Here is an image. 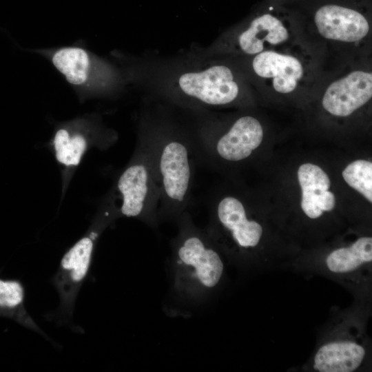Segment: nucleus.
Instances as JSON below:
<instances>
[{
  "mask_svg": "<svg viewBox=\"0 0 372 372\" xmlns=\"http://www.w3.org/2000/svg\"><path fill=\"white\" fill-rule=\"evenodd\" d=\"M145 96L183 110L248 104L255 90L229 56L146 52L132 58L123 72Z\"/></svg>",
  "mask_w": 372,
  "mask_h": 372,
  "instance_id": "nucleus-1",
  "label": "nucleus"
},
{
  "mask_svg": "<svg viewBox=\"0 0 372 372\" xmlns=\"http://www.w3.org/2000/svg\"><path fill=\"white\" fill-rule=\"evenodd\" d=\"M138 127L145 134L159 192V223L176 220L187 211L197 160L185 111L145 96Z\"/></svg>",
  "mask_w": 372,
  "mask_h": 372,
  "instance_id": "nucleus-2",
  "label": "nucleus"
},
{
  "mask_svg": "<svg viewBox=\"0 0 372 372\" xmlns=\"http://www.w3.org/2000/svg\"><path fill=\"white\" fill-rule=\"evenodd\" d=\"M302 39L328 63L371 56V0H297Z\"/></svg>",
  "mask_w": 372,
  "mask_h": 372,
  "instance_id": "nucleus-3",
  "label": "nucleus"
},
{
  "mask_svg": "<svg viewBox=\"0 0 372 372\" xmlns=\"http://www.w3.org/2000/svg\"><path fill=\"white\" fill-rule=\"evenodd\" d=\"M300 40L303 39L298 10L292 6L263 0L209 45L189 50L200 56H251Z\"/></svg>",
  "mask_w": 372,
  "mask_h": 372,
  "instance_id": "nucleus-4",
  "label": "nucleus"
},
{
  "mask_svg": "<svg viewBox=\"0 0 372 372\" xmlns=\"http://www.w3.org/2000/svg\"><path fill=\"white\" fill-rule=\"evenodd\" d=\"M231 57L255 92L280 96L315 92L327 68L324 56L304 40L251 56Z\"/></svg>",
  "mask_w": 372,
  "mask_h": 372,
  "instance_id": "nucleus-5",
  "label": "nucleus"
},
{
  "mask_svg": "<svg viewBox=\"0 0 372 372\" xmlns=\"http://www.w3.org/2000/svg\"><path fill=\"white\" fill-rule=\"evenodd\" d=\"M171 242L173 291L187 303L203 302L218 287L225 265L216 245L186 211Z\"/></svg>",
  "mask_w": 372,
  "mask_h": 372,
  "instance_id": "nucleus-6",
  "label": "nucleus"
},
{
  "mask_svg": "<svg viewBox=\"0 0 372 372\" xmlns=\"http://www.w3.org/2000/svg\"><path fill=\"white\" fill-rule=\"evenodd\" d=\"M137 131L136 150L116 182L121 199L116 211L118 216L136 218L156 229L160 224L159 192L154 162L145 134L138 127Z\"/></svg>",
  "mask_w": 372,
  "mask_h": 372,
  "instance_id": "nucleus-7",
  "label": "nucleus"
},
{
  "mask_svg": "<svg viewBox=\"0 0 372 372\" xmlns=\"http://www.w3.org/2000/svg\"><path fill=\"white\" fill-rule=\"evenodd\" d=\"M109 214L96 222L90 231L65 253L52 279L59 296V305L46 318L74 332H83L74 324V311L79 293L91 267L96 241L101 231L116 217L114 213Z\"/></svg>",
  "mask_w": 372,
  "mask_h": 372,
  "instance_id": "nucleus-8",
  "label": "nucleus"
},
{
  "mask_svg": "<svg viewBox=\"0 0 372 372\" xmlns=\"http://www.w3.org/2000/svg\"><path fill=\"white\" fill-rule=\"evenodd\" d=\"M205 231L215 245L225 240L236 253L257 247L263 232L259 223L249 218L243 202L234 196H225L214 204Z\"/></svg>",
  "mask_w": 372,
  "mask_h": 372,
  "instance_id": "nucleus-9",
  "label": "nucleus"
},
{
  "mask_svg": "<svg viewBox=\"0 0 372 372\" xmlns=\"http://www.w3.org/2000/svg\"><path fill=\"white\" fill-rule=\"evenodd\" d=\"M52 61L67 81L76 85H87L103 92H115L126 81L117 68L80 48H63Z\"/></svg>",
  "mask_w": 372,
  "mask_h": 372,
  "instance_id": "nucleus-10",
  "label": "nucleus"
},
{
  "mask_svg": "<svg viewBox=\"0 0 372 372\" xmlns=\"http://www.w3.org/2000/svg\"><path fill=\"white\" fill-rule=\"evenodd\" d=\"M365 357V347L356 341H330L317 350L313 368L320 372H353L361 366Z\"/></svg>",
  "mask_w": 372,
  "mask_h": 372,
  "instance_id": "nucleus-11",
  "label": "nucleus"
},
{
  "mask_svg": "<svg viewBox=\"0 0 372 372\" xmlns=\"http://www.w3.org/2000/svg\"><path fill=\"white\" fill-rule=\"evenodd\" d=\"M25 300V290L21 280L0 278V317L10 319L50 340L28 312Z\"/></svg>",
  "mask_w": 372,
  "mask_h": 372,
  "instance_id": "nucleus-12",
  "label": "nucleus"
},
{
  "mask_svg": "<svg viewBox=\"0 0 372 372\" xmlns=\"http://www.w3.org/2000/svg\"><path fill=\"white\" fill-rule=\"evenodd\" d=\"M372 261V238L364 236L349 247L332 251L326 258V267L338 275L350 273Z\"/></svg>",
  "mask_w": 372,
  "mask_h": 372,
  "instance_id": "nucleus-13",
  "label": "nucleus"
},
{
  "mask_svg": "<svg viewBox=\"0 0 372 372\" xmlns=\"http://www.w3.org/2000/svg\"><path fill=\"white\" fill-rule=\"evenodd\" d=\"M298 178L302 193V211L310 218H319L323 211L319 209L318 200L320 194L331 186L329 176L319 166L305 163L300 166Z\"/></svg>",
  "mask_w": 372,
  "mask_h": 372,
  "instance_id": "nucleus-14",
  "label": "nucleus"
},
{
  "mask_svg": "<svg viewBox=\"0 0 372 372\" xmlns=\"http://www.w3.org/2000/svg\"><path fill=\"white\" fill-rule=\"evenodd\" d=\"M53 145L56 160L65 166H74L79 163L87 143L83 135L60 129L54 135Z\"/></svg>",
  "mask_w": 372,
  "mask_h": 372,
  "instance_id": "nucleus-15",
  "label": "nucleus"
},
{
  "mask_svg": "<svg viewBox=\"0 0 372 372\" xmlns=\"http://www.w3.org/2000/svg\"><path fill=\"white\" fill-rule=\"evenodd\" d=\"M342 177L352 188L372 202V163L365 160H357L343 170Z\"/></svg>",
  "mask_w": 372,
  "mask_h": 372,
  "instance_id": "nucleus-16",
  "label": "nucleus"
},
{
  "mask_svg": "<svg viewBox=\"0 0 372 372\" xmlns=\"http://www.w3.org/2000/svg\"><path fill=\"white\" fill-rule=\"evenodd\" d=\"M335 198L331 192L326 190L320 194L318 200V206L320 210L322 211H331L335 207Z\"/></svg>",
  "mask_w": 372,
  "mask_h": 372,
  "instance_id": "nucleus-17",
  "label": "nucleus"
},
{
  "mask_svg": "<svg viewBox=\"0 0 372 372\" xmlns=\"http://www.w3.org/2000/svg\"><path fill=\"white\" fill-rule=\"evenodd\" d=\"M270 1L285 6H291L297 0H269Z\"/></svg>",
  "mask_w": 372,
  "mask_h": 372,
  "instance_id": "nucleus-18",
  "label": "nucleus"
}]
</instances>
